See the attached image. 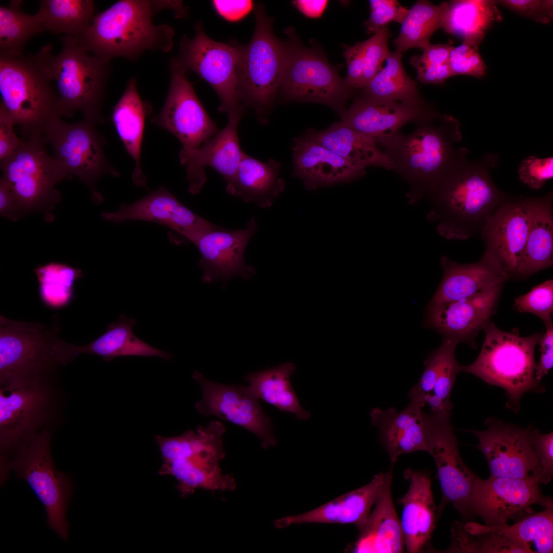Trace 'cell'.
Here are the masks:
<instances>
[{
  "label": "cell",
  "instance_id": "5bb4252c",
  "mask_svg": "<svg viewBox=\"0 0 553 553\" xmlns=\"http://www.w3.org/2000/svg\"><path fill=\"white\" fill-rule=\"evenodd\" d=\"M96 125L84 119L68 123L55 117L46 124L42 135L68 175L83 183L90 189L94 201L99 203L102 198L96 189V183L105 175L117 177L119 173L105 156L104 140Z\"/></svg>",
  "mask_w": 553,
  "mask_h": 553
},
{
  "label": "cell",
  "instance_id": "9c48e42d",
  "mask_svg": "<svg viewBox=\"0 0 553 553\" xmlns=\"http://www.w3.org/2000/svg\"><path fill=\"white\" fill-rule=\"evenodd\" d=\"M52 433V429H46L37 433L1 466V481H5L10 471L25 480L45 508L48 527L67 541V510L74 485L70 475L54 464L50 448Z\"/></svg>",
  "mask_w": 553,
  "mask_h": 553
},
{
  "label": "cell",
  "instance_id": "52a82bcc",
  "mask_svg": "<svg viewBox=\"0 0 553 553\" xmlns=\"http://www.w3.org/2000/svg\"><path fill=\"white\" fill-rule=\"evenodd\" d=\"M60 39L61 51L50 60L58 115L71 117L79 111L83 119L100 123L111 61L89 53L75 37L64 35Z\"/></svg>",
  "mask_w": 553,
  "mask_h": 553
},
{
  "label": "cell",
  "instance_id": "c3c4849f",
  "mask_svg": "<svg viewBox=\"0 0 553 553\" xmlns=\"http://www.w3.org/2000/svg\"><path fill=\"white\" fill-rule=\"evenodd\" d=\"M453 47L448 44H429L421 55L411 58V64L417 71L418 80L423 83L441 84L452 76L449 55Z\"/></svg>",
  "mask_w": 553,
  "mask_h": 553
},
{
  "label": "cell",
  "instance_id": "ba28073f",
  "mask_svg": "<svg viewBox=\"0 0 553 553\" xmlns=\"http://www.w3.org/2000/svg\"><path fill=\"white\" fill-rule=\"evenodd\" d=\"M55 377L0 386L1 464L36 434L52 429L63 404Z\"/></svg>",
  "mask_w": 553,
  "mask_h": 553
},
{
  "label": "cell",
  "instance_id": "f907efd6",
  "mask_svg": "<svg viewBox=\"0 0 553 553\" xmlns=\"http://www.w3.org/2000/svg\"><path fill=\"white\" fill-rule=\"evenodd\" d=\"M481 43L475 40L465 39L460 45L453 46L449 55L452 76L465 75L481 78L485 75L486 66L479 51Z\"/></svg>",
  "mask_w": 553,
  "mask_h": 553
},
{
  "label": "cell",
  "instance_id": "836d02e7",
  "mask_svg": "<svg viewBox=\"0 0 553 553\" xmlns=\"http://www.w3.org/2000/svg\"><path fill=\"white\" fill-rule=\"evenodd\" d=\"M280 164L272 159L262 162L244 154L231 184L230 195L265 208L270 206L283 192L285 182L280 177Z\"/></svg>",
  "mask_w": 553,
  "mask_h": 553
},
{
  "label": "cell",
  "instance_id": "7c38bea8",
  "mask_svg": "<svg viewBox=\"0 0 553 553\" xmlns=\"http://www.w3.org/2000/svg\"><path fill=\"white\" fill-rule=\"evenodd\" d=\"M287 52L280 91L287 101L320 103L342 114L352 89L323 53L307 48L287 30Z\"/></svg>",
  "mask_w": 553,
  "mask_h": 553
},
{
  "label": "cell",
  "instance_id": "f546056e",
  "mask_svg": "<svg viewBox=\"0 0 553 553\" xmlns=\"http://www.w3.org/2000/svg\"><path fill=\"white\" fill-rule=\"evenodd\" d=\"M293 151V174L310 189L351 181L365 173V170L305 137L295 140Z\"/></svg>",
  "mask_w": 553,
  "mask_h": 553
},
{
  "label": "cell",
  "instance_id": "9f6ffc18",
  "mask_svg": "<svg viewBox=\"0 0 553 553\" xmlns=\"http://www.w3.org/2000/svg\"><path fill=\"white\" fill-rule=\"evenodd\" d=\"M533 443L538 465L533 477L540 484H547L553 476V433L543 434L534 429Z\"/></svg>",
  "mask_w": 553,
  "mask_h": 553
},
{
  "label": "cell",
  "instance_id": "ffe728a7",
  "mask_svg": "<svg viewBox=\"0 0 553 553\" xmlns=\"http://www.w3.org/2000/svg\"><path fill=\"white\" fill-rule=\"evenodd\" d=\"M534 478H513L490 476L483 480L476 475L469 503L470 514L474 513L485 525L506 524L508 519L533 504L544 508L552 506V500L541 493Z\"/></svg>",
  "mask_w": 553,
  "mask_h": 553
},
{
  "label": "cell",
  "instance_id": "60d3db41",
  "mask_svg": "<svg viewBox=\"0 0 553 553\" xmlns=\"http://www.w3.org/2000/svg\"><path fill=\"white\" fill-rule=\"evenodd\" d=\"M160 473L174 477L178 481L177 489L183 496L198 488L225 491L236 487L233 478L222 474L219 464L203 460L178 459L164 462Z\"/></svg>",
  "mask_w": 553,
  "mask_h": 553
},
{
  "label": "cell",
  "instance_id": "f5cc1de1",
  "mask_svg": "<svg viewBox=\"0 0 553 553\" xmlns=\"http://www.w3.org/2000/svg\"><path fill=\"white\" fill-rule=\"evenodd\" d=\"M390 36V31L386 26L362 42L365 61L363 89L382 68V64L390 52L388 42Z\"/></svg>",
  "mask_w": 553,
  "mask_h": 553
},
{
  "label": "cell",
  "instance_id": "91938a15",
  "mask_svg": "<svg viewBox=\"0 0 553 553\" xmlns=\"http://www.w3.org/2000/svg\"><path fill=\"white\" fill-rule=\"evenodd\" d=\"M347 67L346 84L351 89H363L365 61L362 42L349 47L344 52Z\"/></svg>",
  "mask_w": 553,
  "mask_h": 553
},
{
  "label": "cell",
  "instance_id": "cb8c5ba5",
  "mask_svg": "<svg viewBox=\"0 0 553 553\" xmlns=\"http://www.w3.org/2000/svg\"><path fill=\"white\" fill-rule=\"evenodd\" d=\"M104 219L114 223L140 220L165 225L187 240L215 224L197 215L181 203L164 187H160L142 199L122 204L115 212H102Z\"/></svg>",
  "mask_w": 553,
  "mask_h": 553
},
{
  "label": "cell",
  "instance_id": "f35d334b",
  "mask_svg": "<svg viewBox=\"0 0 553 553\" xmlns=\"http://www.w3.org/2000/svg\"><path fill=\"white\" fill-rule=\"evenodd\" d=\"M493 0H457L449 3L442 28L463 40L480 42L485 31L502 16Z\"/></svg>",
  "mask_w": 553,
  "mask_h": 553
},
{
  "label": "cell",
  "instance_id": "e7e4bbea",
  "mask_svg": "<svg viewBox=\"0 0 553 553\" xmlns=\"http://www.w3.org/2000/svg\"><path fill=\"white\" fill-rule=\"evenodd\" d=\"M0 214L14 221L24 214L12 189L3 177L0 180Z\"/></svg>",
  "mask_w": 553,
  "mask_h": 553
},
{
  "label": "cell",
  "instance_id": "6f0895ef",
  "mask_svg": "<svg viewBox=\"0 0 553 553\" xmlns=\"http://www.w3.org/2000/svg\"><path fill=\"white\" fill-rule=\"evenodd\" d=\"M553 1L550 0H501L496 1L514 12L542 24L552 20Z\"/></svg>",
  "mask_w": 553,
  "mask_h": 553
},
{
  "label": "cell",
  "instance_id": "11a10c76",
  "mask_svg": "<svg viewBox=\"0 0 553 553\" xmlns=\"http://www.w3.org/2000/svg\"><path fill=\"white\" fill-rule=\"evenodd\" d=\"M518 174L521 181L529 188L539 189L553 177V158L527 157L521 163Z\"/></svg>",
  "mask_w": 553,
  "mask_h": 553
},
{
  "label": "cell",
  "instance_id": "d590c367",
  "mask_svg": "<svg viewBox=\"0 0 553 553\" xmlns=\"http://www.w3.org/2000/svg\"><path fill=\"white\" fill-rule=\"evenodd\" d=\"M225 427L213 421L197 431H187L175 437H155L164 462L192 458H213L222 460L225 457L223 435Z\"/></svg>",
  "mask_w": 553,
  "mask_h": 553
},
{
  "label": "cell",
  "instance_id": "e0dca14e",
  "mask_svg": "<svg viewBox=\"0 0 553 553\" xmlns=\"http://www.w3.org/2000/svg\"><path fill=\"white\" fill-rule=\"evenodd\" d=\"M192 377L202 393L201 399L195 404L199 413L216 416L243 428L256 435L264 448L276 444L271 419L247 386L217 383L197 371Z\"/></svg>",
  "mask_w": 553,
  "mask_h": 553
},
{
  "label": "cell",
  "instance_id": "8992f818",
  "mask_svg": "<svg viewBox=\"0 0 553 553\" xmlns=\"http://www.w3.org/2000/svg\"><path fill=\"white\" fill-rule=\"evenodd\" d=\"M431 204L428 218L437 223L444 238L465 240L481 233L506 201L483 174L454 169L427 196Z\"/></svg>",
  "mask_w": 553,
  "mask_h": 553
},
{
  "label": "cell",
  "instance_id": "680465c9",
  "mask_svg": "<svg viewBox=\"0 0 553 553\" xmlns=\"http://www.w3.org/2000/svg\"><path fill=\"white\" fill-rule=\"evenodd\" d=\"M455 350L452 351L446 357L440 371L431 393L439 397L446 403L452 404L450 395L454 387L456 376L460 372V365L455 357Z\"/></svg>",
  "mask_w": 553,
  "mask_h": 553
},
{
  "label": "cell",
  "instance_id": "4fadbf2b",
  "mask_svg": "<svg viewBox=\"0 0 553 553\" xmlns=\"http://www.w3.org/2000/svg\"><path fill=\"white\" fill-rule=\"evenodd\" d=\"M193 38L182 36L175 58L188 71L195 72L215 90L220 100L218 111L227 117H242L239 95V73L243 46L223 43L209 38L201 23L195 27Z\"/></svg>",
  "mask_w": 553,
  "mask_h": 553
},
{
  "label": "cell",
  "instance_id": "8fae6325",
  "mask_svg": "<svg viewBox=\"0 0 553 553\" xmlns=\"http://www.w3.org/2000/svg\"><path fill=\"white\" fill-rule=\"evenodd\" d=\"M45 143L42 134L26 137L12 155L0 161V166L24 214L40 211L51 220L61 199L55 185L69 175L63 165L47 153Z\"/></svg>",
  "mask_w": 553,
  "mask_h": 553
},
{
  "label": "cell",
  "instance_id": "7402d4cb",
  "mask_svg": "<svg viewBox=\"0 0 553 553\" xmlns=\"http://www.w3.org/2000/svg\"><path fill=\"white\" fill-rule=\"evenodd\" d=\"M534 200H506L480 233L485 245L484 253L496 261L509 279H517L530 226Z\"/></svg>",
  "mask_w": 553,
  "mask_h": 553
},
{
  "label": "cell",
  "instance_id": "7bdbcfd3",
  "mask_svg": "<svg viewBox=\"0 0 553 553\" xmlns=\"http://www.w3.org/2000/svg\"><path fill=\"white\" fill-rule=\"evenodd\" d=\"M448 6V2L436 5L428 1H417L409 9L393 41L396 50L402 53L413 48L424 49L432 35L442 28Z\"/></svg>",
  "mask_w": 553,
  "mask_h": 553
},
{
  "label": "cell",
  "instance_id": "1f68e13d",
  "mask_svg": "<svg viewBox=\"0 0 553 553\" xmlns=\"http://www.w3.org/2000/svg\"><path fill=\"white\" fill-rule=\"evenodd\" d=\"M389 482L369 517L359 528L351 551L357 553H400L405 546L400 520L392 500Z\"/></svg>",
  "mask_w": 553,
  "mask_h": 553
},
{
  "label": "cell",
  "instance_id": "3957f363",
  "mask_svg": "<svg viewBox=\"0 0 553 553\" xmlns=\"http://www.w3.org/2000/svg\"><path fill=\"white\" fill-rule=\"evenodd\" d=\"M52 55L50 44L35 54H0V105L25 137L42 134L50 120L59 117L50 66Z\"/></svg>",
  "mask_w": 553,
  "mask_h": 553
},
{
  "label": "cell",
  "instance_id": "603a6c76",
  "mask_svg": "<svg viewBox=\"0 0 553 553\" xmlns=\"http://www.w3.org/2000/svg\"><path fill=\"white\" fill-rule=\"evenodd\" d=\"M239 117H228L226 126L201 146L189 152L179 154L186 171L188 192L198 194L207 181L204 167H209L225 180L226 187L232 183L244 154L239 143Z\"/></svg>",
  "mask_w": 553,
  "mask_h": 553
},
{
  "label": "cell",
  "instance_id": "44dd1931",
  "mask_svg": "<svg viewBox=\"0 0 553 553\" xmlns=\"http://www.w3.org/2000/svg\"><path fill=\"white\" fill-rule=\"evenodd\" d=\"M504 284L485 288L465 298L427 305L425 324L457 344L475 348V338L495 311Z\"/></svg>",
  "mask_w": 553,
  "mask_h": 553
},
{
  "label": "cell",
  "instance_id": "9a60e30c",
  "mask_svg": "<svg viewBox=\"0 0 553 553\" xmlns=\"http://www.w3.org/2000/svg\"><path fill=\"white\" fill-rule=\"evenodd\" d=\"M427 452L433 458L442 492L438 517L452 504L463 516L470 515L469 503L476 475L463 460L450 421L451 411L429 414L422 412Z\"/></svg>",
  "mask_w": 553,
  "mask_h": 553
},
{
  "label": "cell",
  "instance_id": "5b68a950",
  "mask_svg": "<svg viewBox=\"0 0 553 553\" xmlns=\"http://www.w3.org/2000/svg\"><path fill=\"white\" fill-rule=\"evenodd\" d=\"M483 330L485 339L478 357L469 365L460 366V371L504 389L508 399L506 407L518 413L525 393L544 391L535 375V350L542 334L521 336L517 328L504 331L491 321Z\"/></svg>",
  "mask_w": 553,
  "mask_h": 553
},
{
  "label": "cell",
  "instance_id": "681fc988",
  "mask_svg": "<svg viewBox=\"0 0 553 553\" xmlns=\"http://www.w3.org/2000/svg\"><path fill=\"white\" fill-rule=\"evenodd\" d=\"M514 307L520 312L537 315L545 326L552 323L553 280H546L533 287L526 294L516 298Z\"/></svg>",
  "mask_w": 553,
  "mask_h": 553
},
{
  "label": "cell",
  "instance_id": "277c9868",
  "mask_svg": "<svg viewBox=\"0 0 553 553\" xmlns=\"http://www.w3.org/2000/svg\"><path fill=\"white\" fill-rule=\"evenodd\" d=\"M58 324L24 322L0 316V386L55 377L75 358L73 344L58 336Z\"/></svg>",
  "mask_w": 553,
  "mask_h": 553
},
{
  "label": "cell",
  "instance_id": "d6986e66",
  "mask_svg": "<svg viewBox=\"0 0 553 553\" xmlns=\"http://www.w3.org/2000/svg\"><path fill=\"white\" fill-rule=\"evenodd\" d=\"M257 227L252 217L243 229H230L215 225L190 239L200 252L198 265L203 272V283L221 282L225 288L231 278L239 276L246 280L256 274L254 268L245 263L244 253Z\"/></svg>",
  "mask_w": 553,
  "mask_h": 553
},
{
  "label": "cell",
  "instance_id": "db71d44e",
  "mask_svg": "<svg viewBox=\"0 0 553 553\" xmlns=\"http://www.w3.org/2000/svg\"><path fill=\"white\" fill-rule=\"evenodd\" d=\"M369 4L370 15L365 22L368 34H374L392 22L401 24L409 12L396 0H371Z\"/></svg>",
  "mask_w": 553,
  "mask_h": 553
},
{
  "label": "cell",
  "instance_id": "6da1fadb",
  "mask_svg": "<svg viewBox=\"0 0 553 553\" xmlns=\"http://www.w3.org/2000/svg\"><path fill=\"white\" fill-rule=\"evenodd\" d=\"M410 133H399L381 146L395 172L408 184L410 203L418 202L456 167L452 142L457 127L451 117L433 110L414 122Z\"/></svg>",
  "mask_w": 553,
  "mask_h": 553
},
{
  "label": "cell",
  "instance_id": "e575fe53",
  "mask_svg": "<svg viewBox=\"0 0 553 553\" xmlns=\"http://www.w3.org/2000/svg\"><path fill=\"white\" fill-rule=\"evenodd\" d=\"M136 323L135 318L121 314L117 321L108 325L107 332L94 341L83 346L74 345L75 357L91 354L102 357L105 361L126 356H155L171 360V353L150 345L134 334L133 329Z\"/></svg>",
  "mask_w": 553,
  "mask_h": 553
},
{
  "label": "cell",
  "instance_id": "f6af8a7d",
  "mask_svg": "<svg viewBox=\"0 0 553 553\" xmlns=\"http://www.w3.org/2000/svg\"><path fill=\"white\" fill-rule=\"evenodd\" d=\"M23 3L13 0L9 6L0 7V54H23L27 42L45 31L39 13L26 14Z\"/></svg>",
  "mask_w": 553,
  "mask_h": 553
},
{
  "label": "cell",
  "instance_id": "ac0fdd59",
  "mask_svg": "<svg viewBox=\"0 0 553 553\" xmlns=\"http://www.w3.org/2000/svg\"><path fill=\"white\" fill-rule=\"evenodd\" d=\"M485 424L487 428L484 430L467 431L478 439V444L474 446L485 456L491 476L533 477L538 465L533 443L535 428H521L494 417L487 418Z\"/></svg>",
  "mask_w": 553,
  "mask_h": 553
},
{
  "label": "cell",
  "instance_id": "30bf717a",
  "mask_svg": "<svg viewBox=\"0 0 553 553\" xmlns=\"http://www.w3.org/2000/svg\"><path fill=\"white\" fill-rule=\"evenodd\" d=\"M254 10L255 30L249 43L243 46L238 90L243 107L252 108L259 122L263 123L280 91L287 44L274 34L272 22L262 5Z\"/></svg>",
  "mask_w": 553,
  "mask_h": 553
},
{
  "label": "cell",
  "instance_id": "83f0119b",
  "mask_svg": "<svg viewBox=\"0 0 553 553\" xmlns=\"http://www.w3.org/2000/svg\"><path fill=\"white\" fill-rule=\"evenodd\" d=\"M404 476L409 483L401 499L400 520L404 544L408 552L421 551L431 538L436 518L431 482L425 474L407 469Z\"/></svg>",
  "mask_w": 553,
  "mask_h": 553
},
{
  "label": "cell",
  "instance_id": "4dcf8cb0",
  "mask_svg": "<svg viewBox=\"0 0 553 553\" xmlns=\"http://www.w3.org/2000/svg\"><path fill=\"white\" fill-rule=\"evenodd\" d=\"M152 109L150 104L141 98L136 79L132 77L112 114L116 132L127 153L134 161L132 178L134 184L139 187L146 184V178L141 168V151L145 119Z\"/></svg>",
  "mask_w": 553,
  "mask_h": 553
},
{
  "label": "cell",
  "instance_id": "74e56055",
  "mask_svg": "<svg viewBox=\"0 0 553 553\" xmlns=\"http://www.w3.org/2000/svg\"><path fill=\"white\" fill-rule=\"evenodd\" d=\"M553 265V211L550 200H535L530 226L517 279L527 278Z\"/></svg>",
  "mask_w": 553,
  "mask_h": 553
},
{
  "label": "cell",
  "instance_id": "7a4b0ae2",
  "mask_svg": "<svg viewBox=\"0 0 553 553\" xmlns=\"http://www.w3.org/2000/svg\"><path fill=\"white\" fill-rule=\"evenodd\" d=\"M157 13L154 1H119L95 15L77 38L89 53L107 61L117 57L134 61L147 51L167 53L175 32L166 24H154Z\"/></svg>",
  "mask_w": 553,
  "mask_h": 553
},
{
  "label": "cell",
  "instance_id": "03108f58",
  "mask_svg": "<svg viewBox=\"0 0 553 553\" xmlns=\"http://www.w3.org/2000/svg\"><path fill=\"white\" fill-rule=\"evenodd\" d=\"M328 2L327 1H293L294 6L304 15L310 18H318L324 12Z\"/></svg>",
  "mask_w": 553,
  "mask_h": 553
},
{
  "label": "cell",
  "instance_id": "4316f807",
  "mask_svg": "<svg viewBox=\"0 0 553 553\" xmlns=\"http://www.w3.org/2000/svg\"><path fill=\"white\" fill-rule=\"evenodd\" d=\"M423 407L418 400L410 399L408 405L400 411L394 407L386 410L377 407L371 411L372 424L378 429L380 440L392 464L402 454L427 452Z\"/></svg>",
  "mask_w": 553,
  "mask_h": 553
},
{
  "label": "cell",
  "instance_id": "816d5d0a",
  "mask_svg": "<svg viewBox=\"0 0 553 553\" xmlns=\"http://www.w3.org/2000/svg\"><path fill=\"white\" fill-rule=\"evenodd\" d=\"M457 345L452 340L443 339L440 347L429 355L424 361L425 368L420 379L408 393L410 399L417 400L424 406L422 397L432 393L446 357L456 350Z\"/></svg>",
  "mask_w": 553,
  "mask_h": 553
},
{
  "label": "cell",
  "instance_id": "7dc6e473",
  "mask_svg": "<svg viewBox=\"0 0 553 553\" xmlns=\"http://www.w3.org/2000/svg\"><path fill=\"white\" fill-rule=\"evenodd\" d=\"M487 527L526 545L531 550L530 544H533L535 552H552L553 506L527 516L512 525L506 524Z\"/></svg>",
  "mask_w": 553,
  "mask_h": 553
},
{
  "label": "cell",
  "instance_id": "ab89813d",
  "mask_svg": "<svg viewBox=\"0 0 553 553\" xmlns=\"http://www.w3.org/2000/svg\"><path fill=\"white\" fill-rule=\"evenodd\" d=\"M401 57V52L390 51L385 66L363 88V96L414 106L426 105L416 83L405 71Z\"/></svg>",
  "mask_w": 553,
  "mask_h": 553
},
{
  "label": "cell",
  "instance_id": "6125c7cd",
  "mask_svg": "<svg viewBox=\"0 0 553 553\" xmlns=\"http://www.w3.org/2000/svg\"><path fill=\"white\" fill-rule=\"evenodd\" d=\"M546 330L542 335L539 342L540 345L541 357L540 361L536 364L535 378L540 381L553 367V324L552 323L545 326Z\"/></svg>",
  "mask_w": 553,
  "mask_h": 553
},
{
  "label": "cell",
  "instance_id": "ee69618b",
  "mask_svg": "<svg viewBox=\"0 0 553 553\" xmlns=\"http://www.w3.org/2000/svg\"><path fill=\"white\" fill-rule=\"evenodd\" d=\"M450 551L462 552L533 553L526 545L486 525L456 523L452 528Z\"/></svg>",
  "mask_w": 553,
  "mask_h": 553
},
{
  "label": "cell",
  "instance_id": "8d00e7d4",
  "mask_svg": "<svg viewBox=\"0 0 553 553\" xmlns=\"http://www.w3.org/2000/svg\"><path fill=\"white\" fill-rule=\"evenodd\" d=\"M295 370L294 364L285 363L248 373L244 379L258 399L273 406L281 411L292 413L299 419L306 420L311 414L301 406L290 382V377Z\"/></svg>",
  "mask_w": 553,
  "mask_h": 553
},
{
  "label": "cell",
  "instance_id": "2e32d148",
  "mask_svg": "<svg viewBox=\"0 0 553 553\" xmlns=\"http://www.w3.org/2000/svg\"><path fill=\"white\" fill-rule=\"evenodd\" d=\"M165 101L152 122L173 134L181 142L179 154L196 149L219 132L198 99L186 76L187 70L172 57Z\"/></svg>",
  "mask_w": 553,
  "mask_h": 553
},
{
  "label": "cell",
  "instance_id": "f1b7e54d",
  "mask_svg": "<svg viewBox=\"0 0 553 553\" xmlns=\"http://www.w3.org/2000/svg\"><path fill=\"white\" fill-rule=\"evenodd\" d=\"M440 261L443 278L428 305L465 298L509 279L501 265L484 253L478 262L470 264H459L446 256L441 257Z\"/></svg>",
  "mask_w": 553,
  "mask_h": 553
},
{
  "label": "cell",
  "instance_id": "d6a6232c",
  "mask_svg": "<svg viewBox=\"0 0 553 553\" xmlns=\"http://www.w3.org/2000/svg\"><path fill=\"white\" fill-rule=\"evenodd\" d=\"M305 137L363 169L370 166L392 169L390 159L374 140L341 121L324 131L309 130Z\"/></svg>",
  "mask_w": 553,
  "mask_h": 553
},
{
  "label": "cell",
  "instance_id": "484cf974",
  "mask_svg": "<svg viewBox=\"0 0 553 553\" xmlns=\"http://www.w3.org/2000/svg\"><path fill=\"white\" fill-rule=\"evenodd\" d=\"M392 478L390 472L380 473L359 488L305 513L278 519L274 525L281 528L304 523L351 524L359 529L367 520L376 501Z\"/></svg>",
  "mask_w": 553,
  "mask_h": 553
},
{
  "label": "cell",
  "instance_id": "b9f144b4",
  "mask_svg": "<svg viewBox=\"0 0 553 553\" xmlns=\"http://www.w3.org/2000/svg\"><path fill=\"white\" fill-rule=\"evenodd\" d=\"M94 8L92 0H42L37 12L45 30L79 38L91 25Z\"/></svg>",
  "mask_w": 553,
  "mask_h": 553
},
{
  "label": "cell",
  "instance_id": "be15d7a7",
  "mask_svg": "<svg viewBox=\"0 0 553 553\" xmlns=\"http://www.w3.org/2000/svg\"><path fill=\"white\" fill-rule=\"evenodd\" d=\"M214 6L218 13L223 18L231 22L238 20L251 10L253 2L251 1H213Z\"/></svg>",
  "mask_w": 553,
  "mask_h": 553
},
{
  "label": "cell",
  "instance_id": "bcb514c9",
  "mask_svg": "<svg viewBox=\"0 0 553 553\" xmlns=\"http://www.w3.org/2000/svg\"><path fill=\"white\" fill-rule=\"evenodd\" d=\"M39 296L48 307H65L74 296V283L82 276L81 271L65 264L51 262L35 269Z\"/></svg>",
  "mask_w": 553,
  "mask_h": 553
},
{
  "label": "cell",
  "instance_id": "d4e9b609",
  "mask_svg": "<svg viewBox=\"0 0 553 553\" xmlns=\"http://www.w3.org/2000/svg\"><path fill=\"white\" fill-rule=\"evenodd\" d=\"M431 110L427 104L414 106L362 96L344 111L341 122L381 146L399 134L404 125L416 122Z\"/></svg>",
  "mask_w": 553,
  "mask_h": 553
},
{
  "label": "cell",
  "instance_id": "94428289",
  "mask_svg": "<svg viewBox=\"0 0 553 553\" xmlns=\"http://www.w3.org/2000/svg\"><path fill=\"white\" fill-rule=\"evenodd\" d=\"M14 125L12 118L0 105V161L12 155L22 143L14 132Z\"/></svg>",
  "mask_w": 553,
  "mask_h": 553
}]
</instances>
